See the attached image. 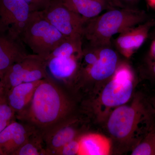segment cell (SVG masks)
<instances>
[{"mask_svg": "<svg viewBox=\"0 0 155 155\" xmlns=\"http://www.w3.org/2000/svg\"><path fill=\"white\" fill-rule=\"evenodd\" d=\"M5 94V89H4V87L3 86L2 84L0 81V96L2 95Z\"/></svg>", "mask_w": 155, "mask_h": 155, "instance_id": "28", "label": "cell"}, {"mask_svg": "<svg viewBox=\"0 0 155 155\" xmlns=\"http://www.w3.org/2000/svg\"><path fill=\"white\" fill-rule=\"evenodd\" d=\"M149 1L151 5L155 8V0H149Z\"/></svg>", "mask_w": 155, "mask_h": 155, "instance_id": "29", "label": "cell"}, {"mask_svg": "<svg viewBox=\"0 0 155 155\" xmlns=\"http://www.w3.org/2000/svg\"><path fill=\"white\" fill-rule=\"evenodd\" d=\"M44 143L45 141L42 135L36 130L13 155H47L46 150L43 147Z\"/></svg>", "mask_w": 155, "mask_h": 155, "instance_id": "19", "label": "cell"}, {"mask_svg": "<svg viewBox=\"0 0 155 155\" xmlns=\"http://www.w3.org/2000/svg\"><path fill=\"white\" fill-rule=\"evenodd\" d=\"M28 54L21 39L0 33V78L9 67Z\"/></svg>", "mask_w": 155, "mask_h": 155, "instance_id": "14", "label": "cell"}, {"mask_svg": "<svg viewBox=\"0 0 155 155\" xmlns=\"http://www.w3.org/2000/svg\"><path fill=\"white\" fill-rule=\"evenodd\" d=\"M68 8L88 20L100 15L103 11L114 8L110 0H63Z\"/></svg>", "mask_w": 155, "mask_h": 155, "instance_id": "16", "label": "cell"}, {"mask_svg": "<svg viewBox=\"0 0 155 155\" xmlns=\"http://www.w3.org/2000/svg\"><path fill=\"white\" fill-rule=\"evenodd\" d=\"M78 155H108L110 153L111 140L97 133L85 134L79 138Z\"/></svg>", "mask_w": 155, "mask_h": 155, "instance_id": "17", "label": "cell"}, {"mask_svg": "<svg viewBox=\"0 0 155 155\" xmlns=\"http://www.w3.org/2000/svg\"><path fill=\"white\" fill-rule=\"evenodd\" d=\"M16 113L9 106L5 94L0 96V132L15 121Z\"/></svg>", "mask_w": 155, "mask_h": 155, "instance_id": "21", "label": "cell"}, {"mask_svg": "<svg viewBox=\"0 0 155 155\" xmlns=\"http://www.w3.org/2000/svg\"><path fill=\"white\" fill-rule=\"evenodd\" d=\"M73 103L49 76L37 87L32 99L17 117L31 125L43 137L71 118Z\"/></svg>", "mask_w": 155, "mask_h": 155, "instance_id": "1", "label": "cell"}, {"mask_svg": "<svg viewBox=\"0 0 155 155\" xmlns=\"http://www.w3.org/2000/svg\"><path fill=\"white\" fill-rule=\"evenodd\" d=\"M153 23V21H147L119 33L115 40L117 50L125 57H130L144 43Z\"/></svg>", "mask_w": 155, "mask_h": 155, "instance_id": "11", "label": "cell"}, {"mask_svg": "<svg viewBox=\"0 0 155 155\" xmlns=\"http://www.w3.org/2000/svg\"><path fill=\"white\" fill-rule=\"evenodd\" d=\"M82 37L65 38L53 50L47 58L82 54Z\"/></svg>", "mask_w": 155, "mask_h": 155, "instance_id": "18", "label": "cell"}, {"mask_svg": "<svg viewBox=\"0 0 155 155\" xmlns=\"http://www.w3.org/2000/svg\"><path fill=\"white\" fill-rule=\"evenodd\" d=\"M118 55L112 46L83 49L82 61L77 79L82 81H102L112 77L118 65Z\"/></svg>", "mask_w": 155, "mask_h": 155, "instance_id": "5", "label": "cell"}, {"mask_svg": "<svg viewBox=\"0 0 155 155\" xmlns=\"http://www.w3.org/2000/svg\"><path fill=\"white\" fill-rule=\"evenodd\" d=\"M150 105L154 115L155 116V97L150 100Z\"/></svg>", "mask_w": 155, "mask_h": 155, "instance_id": "27", "label": "cell"}, {"mask_svg": "<svg viewBox=\"0 0 155 155\" xmlns=\"http://www.w3.org/2000/svg\"><path fill=\"white\" fill-rule=\"evenodd\" d=\"M151 108L141 95H137L129 105L115 109L108 118L107 129L118 143L126 147H134L151 129Z\"/></svg>", "mask_w": 155, "mask_h": 155, "instance_id": "2", "label": "cell"}, {"mask_svg": "<svg viewBox=\"0 0 155 155\" xmlns=\"http://www.w3.org/2000/svg\"><path fill=\"white\" fill-rule=\"evenodd\" d=\"M65 38L45 18L41 11L31 12L20 35L21 40L34 54L45 60Z\"/></svg>", "mask_w": 155, "mask_h": 155, "instance_id": "4", "label": "cell"}, {"mask_svg": "<svg viewBox=\"0 0 155 155\" xmlns=\"http://www.w3.org/2000/svg\"><path fill=\"white\" fill-rule=\"evenodd\" d=\"M132 155H155V127L150 130L132 150Z\"/></svg>", "mask_w": 155, "mask_h": 155, "instance_id": "20", "label": "cell"}, {"mask_svg": "<svg viewBox=\"0 0 155 155\" xmlns=\"http://www.w3.org/2000/svg\"><path fill=\"white\" fill-rule=\"evenodd\" d=\"M45 59L38 55L28 54L23 60L9 67L0 78L5 93L25 82H33L46 78L48 73Z\"/></svg>", "mask_w": 155, "mask_h": 155, "instance_id": "7", "label": "cell"}, {"mask_svg": "<svg viewBox=\"0 0 155 155\" xmlns=\"http://www.w3.org/2000/svg\"><path fill=\"white\" fill-rule=\"evenodd\" d=\"M140 0H110L113 8H136L135 6Z\"/></svg>", "mask_w": 155, "mask_h": 155, "instance_id": "24", "label": "cell"}, {"mask_svg": "<svg viewBox=\"0 0 155 155\" xmlns=\"http://www.w3.org/2000/svg\"><path fill=\"white\" fill-rule=\"evenodd\" d=\"M146 67L148 74L155 79V60L150 58L147 62Z\"/></svg>", "mask_w": 155, "mask_h": 155, "instance_id": "25", "label": "cell"}, {"mask_svg": "<svg viewBox=\"0 0 155 155\" xmlns=\"http://www.w3.org/2000/svg\"><path fill=\"white\" fill-rule=\"evenodd\" d=\"M63 0H52L42 14L65 37H82L86 19L67 8Z\"/></svg>", "mask_w": 155, "mask_h": 155, "instance_id": "8", "label": "cell"}, {"mask_svg": "<svg viewBox=\"0 0 155 155\" xmlns=\"http://www.w3.org/2000/svg\"><path fill=\"white\" fill-rule=\"evenodd\" d=\"M112 77L104 87L99 99L101 112L104 110L103 115L107 114L112 108L125 104L133 92L134 75L127 65L118 66Z\"/></svg>", "mask_w": 155, "mask_h": 155, "instance_id": "6", "label": "cell"}, {"mask_svg": "<svg viewBox=\"0 0 155 155\" xmlns=\"http://www.w3.org/2000/svg\"><path fill=\"white\" fill-rule=\"evenodd\" d=\"M150 59L155 60V39L152 43L150 48Z\"/></svg>", "mask_w": 155, "mask_h": 155, "instance_id": "26", "label": "cell"}, {"mask_svg": "<svg viewBox=\"0 0 155 155\" xmlns=\"http://www.w3.org/2000/svg\"><path fill=\"white\" fill-rule=\"evenodd\" d=\"M79 137L69 142L64 147H62L60 150H58V151L56 152L54 155H78L80 147L78 140Z\"/></svg>", "mask_w": 155, "mask_h": 155, "instance_id": "22", "label": "cell"}, {"mask_svg": "<svg viewBox=\"0 0 155 155\" xmlns=\"http://www.w3.org/2000/svg\"><path fill=\"white\" fill-rule=\"evenodd\" d=\"M77 122L76 119L69 118L44 137L47 155H54L62 147L79 137Z\"/></svg>", "mask_w": 155, "mask_h": 155, "instance_id": "12", "label": "cell"}, {"mask_svg": "<svg viewBox=\"0 0 155 155\" xmlns=\"http://www.w3.org/2000/svg\"><path fill=\"white\" fill-rule=\"evenodd\" d=\"M42 80L20 84L5 94L9 106L16 114L22 112L28 105Z\"/></svg>", "mask_w": 155, "mask_h": 155, "instance_id": "15", "label": "cell"}, {"mask_svg": "<svg viewBox=\"0 0 155 155\" xmlns=\"http://www.w3.org/2000/svg\"><path fill=\"white\" fill-rule=\"evenodd\" d=\"M146 14L136 8H114L87 20L84 27L83 38L89 45L95 47L111 45L114 35L146 20Z\"/></svg>", "mask_w": 155, "mask_h": 155, "instance_id": "3", "label": "cell"}, {"mask_svg": "<svg viewBox=\"0 0 155 155\" xmlns=\"http://www.w3.org/2000/svg\"></svg>", "mask_w": 155, "mask_h": 155, "instance_id": "30", "label": "cell"}, {"mask_svg": "<svg viewBox=\"0 0 155 155\" xmlns=\"http://www.w3.org/2000/svg\"><path fill=\"white\" fill-rule=\"evenodd\" d=\"M28 4L31 12L41 11L50 5L52 0H24Z\"/></svg>", "mask_w": 155, "mask_h": 155, "instance_id": "23", "label": "cell"}, {"mask_svg": "<svg viewBox=\"0 0 155 155\" xmlns=\"http://www.w3.org/2000/svg\"><path fill=\"white\" fill-rule=\"evenodd\" d=\"M82 54L48 58L46 60L47 67L52 75L59 80L67 81L77 79Z\"/></svg>", "mask_w": 155, "mask_h": 155, "instance_id": "13", "label": "cell"}, {"mask_svg": "<svg viewBox=\"0 0 155 155\" xmlns=\"http://www.w3.org/2000/svg\"><path fill=\"white\" fill-rule=\"evenodd\" d=\"M31 12L24 0H0V33L20 38Z\"/></svg>", "mask_w": 155, "mask_h": 155, "instance_id": "9", "label": "cell"}, {"mask_svg": "<svg viewBox=\"0 0 155 155\" xmlns=\"http://www.w3.org/2000/svg\"><path fill=\"white\" fill-rule=\"evenodd\" d=\"M36 130L24 122H11L0 132V155H13Z\"/></svg>", "mask_w": 155, "mask_h": 155, "instance_id": "10", "label": "cell"}]
</instances>
